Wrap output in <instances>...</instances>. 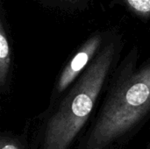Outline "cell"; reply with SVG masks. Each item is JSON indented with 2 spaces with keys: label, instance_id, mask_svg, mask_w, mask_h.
Wrapping results in <instances>:
<instances>
[{
  "label": "cell",
  "instance_id": "6da1fadb",
  "mask_svg": "<svg viewBox=\"0 0 150 149\" xmlns=\"http://www.w3.org/2000/svg\"><path fill=\"white\" fill-rule=\"evenodd\" d=\"M112 59V50L104 51L88 68L56 113L45 133L43 149H66L90 115Z\"/></svg>",
  "mask_w": 150,
  "mask_h": 149
},
{
  "label": "cell",
  "instance_id": "7a4b0ae2",
  "mask_svg": "<svg viewBox=\"0 0 150 149\" xmlns=\"http://www.w3.org/2000/svg\"><path fill=\"white\" fill-rule=\"evenodd\" d=\"M150 108V65L136 73L108 100L91 133V148L101 149L134 126Z\"/></svg>",
  "mask_w": 150,
  "mask_h": 149
},
{
  "label": "cell",
  "instance_id": "3957f363",
  "mask_svg": "<svg viewBox=\"0 0 150 149\" xmlns=\"http://www.w3.org/2000/svg\"><path fill=\"white\" fill-rule=\"evenodd\" d=\"M98 45L97 40H91L89 44L85 46L83 49H82L76 56L72 59L68 67L65 68L63 72L62 73L58 83V91L61 92L64 90L69 83L76 78L80 71L84 68V66L88 63L91 56L94 53Z\"/></svg>",
  "mask_w": 150,
  "mask_h": 149
},
{
  "label": "cell",
  "instance_id": "277c9868",
  "mask_svg": "<svg viewBox=\"0 0 150 149\" xmlns=\"http://www.w3.org/2000/svg\"><path fill=\"white\" fill-rule=\"evenodd\" d=\"M10 64V49L3 30L0 34V81L4 84Z\"/></svg>",
  "mask_w": 150,
  "mask_h": 149
},
{
  "label": "cell",
  "instance_id": "5b68a950",
  "mask_svg": "<svg viewBox=\"0 0 150 149\" xmlns=\"http://www.w3.org/2000/svg\"><path fill=\"white\" fill-rule=\"evenodd\" d=\"M1 149H18V148L13 145V144H11V143H8V144H5L2 147Z\"/></svg>",
  "mask_w": 150,
  "mask_h": 149
}]
</instances>
